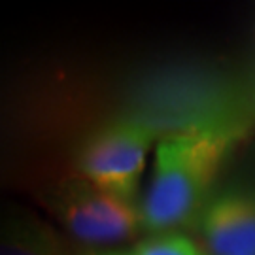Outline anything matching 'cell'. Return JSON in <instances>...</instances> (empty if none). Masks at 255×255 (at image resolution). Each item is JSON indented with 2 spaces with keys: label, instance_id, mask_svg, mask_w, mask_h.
Segmentation results:
<instances>
[{
  "label": "cell",
  "instance_id": "1",
  "mask_svg": "<svg viewBox=\"0 0 255 255\" xmlns=\"http://www.w3.org/2000/svg\"><path fill=\"white\" fill-rule=\"evenodd\" d=\"M238 125H187L166 132L155 147L153 168L140 204L142 229L174 233L201 218L233 146Z\"/></svg>",
  "mask_w": 255,
  "mask_h": 255
},
{
  "label": "cell",
  "instance_id": "2",
  "mask_svg": "<svg viewBox=\"0 0 255 255\" xmlns=\"http://www.w3.org/2000/svg\"><path fill=\"white\" fill-rule=\"evenodd\" d=\"M155 127L144 118H121L99 130L80 155V170L101 191L130 201L144 172Z\"/></svg>",
  "mask_w": 255,
  "mask_h": 255
},
{
  "label": "cell",
  "instance_id": "3",
  "mask_svg": "<svg viewBox=\"0 0 255 255\" xmlns=\"http://www.w3.org/2000/svg\"><path fill=\"white\" fill-rule=\"evenodd\" d=\"M63 219L74 237L87 244L121 242L142 227L140 208L97 187L76 193L64 202Z\"/></svg>",
  "mask_w": 255,
  "mask_h": 255
},
{
  "label": "cell",
  "instance_id": "4",
  "mask_svg": "<svg viewBox=\"0 0 255 255\" xmlns=\"http://www.w3.org/2000/svg\"><path fill=\"white\" fill-rule=\"evenodd\" d=\"M199 219L212 255H255V189L219 193Z\"/></svg>",
  "mask_w": 255,
  "mask_h": 255
},
{
  "label": "cell",
  "instance_id": "5",
  "mask_svg": "<svg viewBox=\"0 0 255 255\" xmlns=\"http://www.w3.org/2000/svg\"><path fill=\"white\" fill-rule=\"evenodd\" d=\"M128 255H206L193 240L178 233L155 235L140 242Z\"/></svg>",
  "mask_w": 255,
  "mask_h": 255
},
{
  "label": "cell",
  "instance_id": "6",
  "mask_svg": "<svg viewBox=\"0 0 255 255\" xmlns=\"http://www.w3.org/2000/svg\"><path fill=\"white\" fill-rule=\"evenodd\" d=\"M0 255H53L38 235L0 233Z\"/></svg>",
  "mask_w": 255,
  "mask_h": 255
},
{
  "label": "cell",
  "instance_id": "7",
  "mask_svg": "<svg viewBox=\"0 0 255 255\" xmlns=\"http://www.w3.org/2000/svg\"><path fill=\"white\" fill-rule=\"evenodd\" d=\"M106 255H128V254H106Z\"/></svg>",
  "mask_w": 255,
  "mask_h": 255
}]
</instances>
